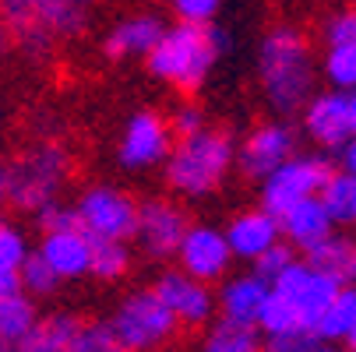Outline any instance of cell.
<instances>
[{"instance_id":"obj_18","label":"cell","mask_w":356,"mask_h":352,"mask_svg":"<svg viewBox=\"0 0 356 352\" xmlns=\"http://www.w3.org/2000/svg\"><path fill=\"white\" fill-rule=\"evenodd\" d=\"M279 222H282V236H286V243H293L296 250H303V254H307L311 246H318L321 240H328V236L335 233V219H332V212L325 208V201H321V197L300 201V205L289 208Z\"/></svg>"},{"instance_id":"obj_34","label":"cell","mask_w":356,"mask_h":352,"mask_svg":"<svg viewBox=\"0 0 356 352\" xmlns=\"http://www.w3.org/2000/svg\"><path fill=\"white\" fill-rule=\"evenodd\" d=\"M35 222H39L42 236H46V233L81 229V215H78V208H74V205H64V201H49L46 208H39V212H35Z\"/></svg>"},{"instance_id":"obj_15","label":"cell","mask_w":356,"mask_h":352,"mask_svg":"<svg viewBox=\"0 0 356 352\" xmlns=\"http://www.w3.org/2000/svg\"><path fill=\"white\" fill-rule=\"evenodd\" d=\"M163 35H166V25H163L159 15L138 11V15H131V18H124V22H117L110 28L103 49H106L110 60H127V57H145L148 60V53L163 42Z\"/></svg>"},{"instance_id":"obj_32","label":"cell","mask_w":356,"mask_h":352,"mask_svg":"<svg viewBox=\"0 0 356 352\" xmlns=\"http://www.w3.org/2000/svg\"><path fill=\"white\" fill-rule=\"evenodd\" d=\"M296 261H300V258H296V246L279 240L275 246H268L265 254H261L258 261H254V271H250V275H258L261 282L275 285V282H279V278H282V275L296 265Z\"/></svg>"},{"instance_id":"obj_26","label":"cell","mask_w":356,"mask_h":352,"mask_svg":"<svg viewBox=\"0 0 356 352\" xmlns=\"http://www.w3.org/2000/svg\"><path fill=\"white\" fill-rule=\"evenodd\" d=\"M35 324H39V310L29 292H18L0 303V338H22Z\"/></svg>"},{"instance_id":"obj_29","label":"cell","mask_w":356,"mask_h":352,"mask_svg":"<svg viewBox=\"0 0 356 352\" xmlns=\"http://www.w3.org/2000/svg\"><path fill=\"white\" fill-rule=\"evenodd\" d=\"M258 328H261V335L268 338V335L300 331L303 324H300V314H296V307L289 303V299H286L279 289H272V292H268V299H265V310H261V317H258Z\"/></svg>"},{"instance_id":"obj_16","label":"cell","mask_w":356,"mask_h":352,"mask_svg":"<svg viewBox=\"0 0 356 352\" xmlns=\"http://www.w3.org/2000/svg\"><path fill=\"white\" fill-rule=\"evenodd\" d=\"M222 233H226V240H229V246H233L236 258L258 261L268 246L279 243L282 222H279L272 212H265V208H250V212H240Z\"/></svg>"},{"instance_id":"obj_44","label":"cell","mask_w":356,"mask_h":352,"mask_svg":"<svg viewBox=\"0 0 356 352\" xmlns=\"http://www.w3.org/2000/svg\"><path fill=\"white\" fill-rule=\"evenodd\" d=\"M346 349H349V352H356V328L349 331V338H346Z\"/></svg>"},{"instance_id":"obj_20","label":"cell","mask_w":356,"mask_h":352,"mask_svg":"<svg viewBox=\"0 0 356 352\" xmlns=\"http://www.w3.org/2000/svg\"><path fill=\"white\" fill-rule=\"evenodd\" d=\"M268 292H272V285L261 282L258 275H236V278H226L222 289H219V310H222V317H229V321L258 324V317H261V310H265Z\"/></svg>"},{"instance_id":"obj_35","label":"cell","mask_w":356,"mask_h":352,"mask_svg":"<svg viewBox=\"0 0 356 352\" xmlns=\"http://www.w3.org/2000/svg\"><path fill=\"white\" fill-rule=\"evenodd\" d=\"M219 8L222 0H170V11L177 15V22H187V25H212Z\"/></svg>"},{"instance_id":"obj_23","label":"cell","mask_w":356,"mask_h":352,"mask_svg":"<svg viewBox=\"0 0 356 352\" xmlns=\"http://www.w3.org/2000/svg\"><path fill=\"white\" fill-rule=\"evenodd\" d=\"M353 328H356V285H342L332 307L314 324V335L328 345V342H346Z\"/></svg>"},{"instance_id":"obj_14","label":"cell","mask_w":356,"mask_h":352,"mask_svg":"<svg viewBox=\"0 0 356 352\" xmlns=\"http://www.w3.org/2000/svg\"><path fill=\"white\" fill-rule=\"evenodd\" d=\"M177 258H180V268L187 275H194L201 282H216L226 275V268L236 254H233L226 233H219L212 226H191Z\"/></svg>"},{"instance_id":"obj_33","label":"cell","mask_w":356,"mask_h":352,"mask_svg":"<svg viewBox=\"0 0 356 352\" xmlns=\"http://www.w3.org/2000/svg\"><path fill=\"white\" fill-rule=\"evenodd\" d=\"M29 261V246L18 226L0 222V271H22V265Z\"/></svg>"},{"instance_id":"obj_12","label":"cell","mask_w":356,"mask_h":352,"mask_svg":"<svg viewBox=\"0 0 356 352\" xmlns=\"http://www.w3.org/2000/svg\"><path fill=\"white\" fill-rule=\"evenodd\" d=\"M303 134L325 152H342L356 134L349 117V92H318L303 106Z\"/></svg>"},{"instance_id":"obj_3","label":"cell","mask_w":356,"mask_h":352,"mask_svg":"<svg viewBox=\"0 0 356 352\" xmlns=\"http://www.w3.org/2000/svg\"><path fill=\"white\" fill-rule=\"evenodd\" d=\"M233 166V141L222 131H201L194 137H180L166 159V183L177 194L205 197L212 194Z\"/></svg>"},{"instance_id":"obj_45","label":"cell","mask_w":356,"mask_h":352,"mask_svg":"<svg viewBox=\"0 0 356 352\" xmlns=\"http://www.w3.org/2000/svg\"><path fill=\"white\" fill-rule=\"evenodd\" d=\"M314 352H339V349H332V345H318Z\"/></svg>"},{"instance_id":"obj_30","label":"cell","mask_w":356,"mask_h":352,"mask_svg":"<svg viewBox=\"0 0 356 352\" xmlns=\"http://www.w3.org/2000/svg\"><path fill=\"white\" fill-rule=\"evenodd\" d=\"M321 71L335 92H356V49L353 46H328Z\"/></svg>"},{"instance_id":"obj_28","label":"cell","mask_w":356,"mask_h":352,"mask_svg":"<svg viewBox=\"0 0 356 352\" xmlns=\"http://www.w3.org/2000/svg\"><path fill=\"white\" fill-rule=\"evenodd\" d=\"M35 18L49 35H78L85 28V11L74 0H54L42 11H35Z\"/></svg>"},{"instance_id":"obj_7","label":"cell","mask_w":356,"mask_h":352,"mask_svg":"<svg viewBox=\"0 0 356 352\" xmlns=\"http://www.w3.org/2000/svg\"><path fill=\"white\" fill-rule=\"evenodd\" d=\"M78 215H81V229L88 236H103V240H134L138 236V212L141 205L117 190V187H88L78 197Z\"/></svg>"},{"instance_id":"obj_1","label":"cell","mask_w":356,"mask_h":352,"mask_svg":"<svg viewBox=\"0 0 356 352\" xmlns=\"http://www.w3.org/2000/svg\"><path fill=\"white\" fill-rule=\"evenodd\" d=\"M258 78L265 88V99L272 103L275 113L293 117L303 113V106L318 95V64L311 53V42L303 39V32L282 25L272 28L261 39L258 49Z\"/></svg>"},{"instance_id":"obj_41","label":"cell","mask_w":356,"mask_h":352,"mask_svg":"<svg viewBox=\"0 0 356 352\" xmlns=\"http://www.w3.org/2000/svg\"><path fill=\"white\" fill-rule=\"evenodd\" d=\"M15 4H22V8H29V11H42L46 4H54V0H15Z\"/></svg>"},{"instance_id":"obj_6","label":"cell","mask_w":356,"mask_h":352,"mask_svg":"<svg viewBox=\"0 0 356 352\" xmlns=\"http://www.w3.org/2000/svg\"><path fill=\"white\" fill-rule=\"evenodd\" d=\"M177 317L173 310L163 303V296L156 289H134L124 303L113 310V328L120 335V342L131 352H152L159 349L173 331H177Z\"/></svg>"},{"instance_id":"obj_11","label":"cell","mask_w":356,"mask_h":352,"mask_svg":"<svg viewBox=\"0 0 356 352\" xmlns=\"http://www.w3.org/2000/svg\"><path fill=\"white\" fill-rule=\"evenodd\" d=\"M272 289H279L289 303L296 307V314H300V324L307 328V331H314V324L321 321V314L332 307V299L339 296V282L335 278H328V275H321V271H314L307 261H296Z\"/></svg>"},{"instance_id":"obj_9","label":"cell","mask_w":356,"mask_h":352,"mask_svg":"<svg viewBox=\"0 0 356 352\" xmlns=\"http://www.w3.org/2000/svg\"><path fill=\"white\" fill-rule=\"evenodd\" d=\"M293 156H300L296 152V131L286 120H275V124H261L258 131H250V137L240 144V152H236V162H240L247 180L265 183Z\"/></svg>"},{"instance_id":"obj_2","label":"cell","mask_w":356,"mask_h":352,"mask_svg":"<svg viewBox=\"0 0 356 352\" xmlns=\"http://www.w3.org/2000/svg\"><path fill=\"white\" fill-rule=\"evenodd\" d=\"M226 32L216 25H187L177 22L166 28L163 42L148 53V71L173 88L197 92L212 74L216 60L226 53Z\"/></svg>"},{"instance_id":"obj_17","label":"cell","mask_w":356,"mask_h":352,"mask_svg":"<svg viewBox=\"0 0 356 352\" xmlns=\"http://www.w3.org/2000/svg\"><path fill=\"white\" fill-rule=\"evenodd\" d=\"M39 254L54 265V271L67 278L92 275V236L85 229H67V233H46Z\"/></svg>"},{"instance_id":"obj_38","label":"cell","mask_w":356,"mask_h":352,"mask_svg":"<svg viewBox=\"0 0 356 352\" xmlns=\"http://www.w3.org/2000/svg\"><path fill=\"white\" fill-rule=\"evenodd\" d=\"M170 127H173V134H180V137H194V134H201V131H209V127H205V113H201L197 106H180V110L173 113Z\"/></svg>"},{"instance_id":"obj_43","label":"cell","mask_w":356,"mask_h":352,"mask_svg":"<svg viewBox=\"0 0 356 352\" xmlns=\"http://www.w3.org/2000/svg\"><path fill=\"white\" fill-rule=\"evenodd\" d=\"M349 117H353V131H356V92H349Z\"/></svg>"},{"instance_id":"obj_5","label":"cell","mask_w":356,"mask_h":352,"mask_svg":"<svg viewBox=\"0 0 356 352\" xmlns=\"http://www.w3.org/2000/svg\"><path fill=\"white\" fill-rule=\"evenodd\" d=\"M335 176V166L328 156H293L282 169H275L261 183V208L282 219L289 208H296L307 197H321L328 180Z\"/></svg>"},{"instance_id":"obj_47","label":"cell","mask_w":356,"mask_h":352,"mask_svg":"<svg viewBox=\"0 0 356 352\" xmlns=\"http://www.w3.org/2000/svg\"><path fill=\"white\" fill-rule=\"evenodd\" d=\"M74 4H92V0H74Z\"/></svg>"},{"instance_id":"obj_10","label":"cell","mask_w":356,"mask_h":352,"mask_svg":"<svg viewBox=\"0 0 356 352\" xmlns=\"http://www.w3.org/2000/svg\"><path fill=\"white\" fill-rule=\"evenodd\" d=\"M187 219L184 212L173 205V201H163V197H152L141 205L138 212V246L152 261H166V258H177L180 254V243L187 236Z\"/></svg>"},{"instance_id":"obj_31","label":"cell","mask_w":356,"mask_h":352,"mask_svg":"<svg viewBox=\"0 0 356 352\" xmlns=\"http://www.w3.org/2000/svg\"><path fill=\"white\" fill-rule=\"evenodd\" d=\"M22 289L29 292V296H54L57 289H60V275L54 271V265H49L42 254H39V250H35V254H29V261L22 265Z\"/></svg>"},{"instance_id":"obj_37","label":"cell","mask_w":356,"mask_h":352,"mask_svg":"<svg viewBox=\"0 0 356 352\" xmlns=\"http://www.w3.org/2000/svg\"><path fill=\"white\" fill-rule=\"evenodd\" d=\"M325 42L328 46H353L356 49V8H346L328 18L325 25Z\"/></svg>"},{"instance_id":"obj_36","label":"cell","mask_w":356,"mask_h":352,"mask_svg":"<svg viewBox=\"0 0 356 352\" xmlns=\"http://www.w3.org/2000/svg\"><path fill=\"white\" fill-rule=\"evenodd\" d=\"M318 345H325L314 331L300 328V331H286V335H268L265 338V352H314Z\"/></svg>"},{"instance_id":"obj_42","label":"cell","mask_w":356,"mask_h":352,"mask_svg":"<svg viewBox=\"0 0 356 352\" xmlns=\"http://www.w3.org/2000/svg\"><path fill=\"white\" fill-rule=\"evenodd\" d=\"M8 197V166H0V205H4Z\"/></svg>"},{"instance_id":"obj_25","label":"cell","mask_w":356,"mask_h":352,"mask_svg":"<svg viewBox=\"0 0 356 352\" xmlns=\"http://www.w3.org/2000/svg\"><path fill=\"white\" fill-rule=\"evenodd\" d=\"M321 201H325V208L332 212L335 226L356 222V176L346 173V169H335L328 187L321 190Z\"/></svg>"},{"instance_id":"obj_4","label":"cell","mask_w":356,"mask_h":352,"mask_svg":"<svg viewBox=\"0 0 356 352\" xmlns=\"http://www.w3.org/2000/svg\"><path fill=\"white\" fill-rule=\"evenodd\" d=\"M64 180H67V152L54 141L35 144L15 159V166H8V201L22 212H39L49 201H57Z\"/></svg>"},{"instance_id":"obj_21","label":"cell","mask_w":356,"mask_h":352,"mask_svg":"<svg viewBox=\"0 0 356 352\" xmlns=\"http://www.w3.org/2000/svg\"><path fill=\"white\" fill-rule=\"evenodd\" d=\"M353 258H356V243L342 233H332L328 240H321L318 246H311L307 254H303V261H307L314 271L335 278L339 285H349L353 278Z\"/></svg>"},{"instance_id":"obj_22","label":"cell","mask_w":356,"mask_h":352,"mask_svg":"<svg viewBox=\"0 0 356 352\" xmlns=\"http://www.w3.org/2000/svg\"><path fill=\"white\" fill-rule=\"evenodd\" d=\"M201 352H265L261 342V328L258 324H240L229 317H219L205 342H201Z\"/></svg>"},{"instance_id":"obj_8","label":"cell","mask_w":356,"mask_h":352,"mask_svg":"<svg viewBox=\"0 0 356 352\" xmlns=\"http://www.w3.org/2000/svg\"><path fill=\"white\" fill-rule=\"evenodd\" d=\"M173 127L152 110H141L127 120L120 148H117V159L124 169H152V166H166L170 152H173Z\"/></svg>"},{"instance_id":"obj_19","label":"cell","mask_w":356,"mask_h":352,"mask_svg":"<svg viewBox=\"0 0 356 352\" xmlns=\"http://www.w3.org/2000/svg\"><path fill=\"white\" fill-rule=\"evenodd\" d=\"M78 324L81 321L71 317V314L39 317V324L29 335H22V338H0V352H71Z\"/></svg>"},{"instance_id":"obj_40","label":"cell","mask_w":356,"mask_h":352,"mask_svg":"<svg viewBox=\"0 0 356 352\" xmlns=\"http://www.w3.org/2000/svg\"><path fill=\"white\" fill-rule=\"evenodd\" d=\"M339 159H342V169L356 176V134L349 137V144H346V148H342V152H339Z\"/></svg>"},{"instance_id":"obj_13","label":"cell","mask_w":356,"mask_h":352,"mask_svg":"<svg viewBox=\"0 0 356 352\" xmlns=\"http://www.w3.org/2000/svg\"><path fill=\"white\" fill-rule=\"evenodd\" d=\"M156 292L163 296V303L173 310V317L184 328H201L212 321V310L219 307V296L209 289V282H201L194 275L180 271H166L156 282Z\"/></svg>"},{"instance_id":"obj_24","label":"cell","mask_w":356,"mask_h":352,"mask_svg":"<svg viewBox=\"0 0 356 352\" xmlns=\"http://www.w3.org/2000/svg\"><path fill=\"white\" fill-rule=\"evenodd\" d=\"M131 268V250L127 240H103L92 236V275L103 282H117Z\"/></svg>"},{"instance_id":"obj_39","label":"cell","mask_w":356,"mask_h":352,"mask_svg":"<svg viewBox=\"0 0 356 352\" xmlns=\"http://www.w3.org/2000/svg\"><path fill=\"white\" fill-rule=\"evenodd\" d=\"M18 292H25L22 289V275L18 271H0V303L11 299V296H18Z\"/></svg>"},{"instance_id":"obj_27","label":"cell","mask_w":356,"mask_h":352,"mask_svg":"<svg viewBox=\"0 0 356 352\" xmlns=\"http://www.w3.org/2000/svg\"><path fill=\"white\" fill-rule=\"evenodd\" d=\"M71 352H131V349L120 342L113 321H81L74 331Z\"/></svg>"},{"instance_id":"obj_46","label":"cell","mask_w":356,"mask_h":352,"mask_svg":"<svg viewBox=\"0 0 356 352\" xmlns=\"http://www.w3.org/2000/svg\"><path fill=\"white\" fill-rule=\"evenodd\" d=\"M353 282H356V258H353Z\"/></svg>"}]
</instances>
